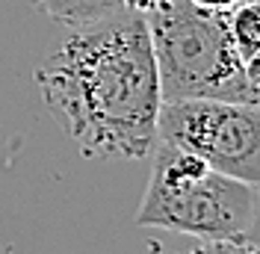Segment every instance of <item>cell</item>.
Wrapping results in <instances>:
<instances>
[{
    "label": "cell",
    "instance_id": "cell-6",
    "mask_svg": "<svg viewBox=\"0 0 260 254\" xmlns=\"http://www.w3.org/2000/svg\"><path fill=\"white\" fill-rule=\"evenodd\" d=\"M231 36L243 62L260 50V0H240L231 9Z\"/></svg>",
    "mask_w": 260,
    "mask_h": 254
},
{
    "label": "cell",
    "instance_id": "cell-10",
    "mask_svg": "<svg viewBox=\"0 0 260 254\" xmlns=\"http://www.w3.org/2000/svg\"><path fill=\"white\" fill-rule=\"evenodd\" d=\"M198 6H204V9H219V12H231L240 0H192Z\"/></svg>",
    "mask_w": 260,
    "mask_h": 254
},
{
    "label": "cell",
    "instance_id": "cell-3",
    "mask_svg": "<svg viewBox=\"0 0 260 254\" xmlns=\"http://www.w3.org/2000/svg\"><path fill=\"white\" fill-rule=\"evenodd\" d=\"M151 160V180L136 210L139 228H166L198 239L245 237L254 216V186L162 139H157Z\"/></svg>",
    "mask_w": 260,
    "mask_h": 254
},
{
    "label": "cell",
    "instance_id": "cell-2",
    "mask_svg": "<svg viewBox=\"0 0 260 254\" xmlns=\"http://www.w3.org/2000/svg\"><path fill=\"white\" fill-rule=\"evenodd\" d=\"M148 21L162 101H248L260 89L245 77V62L231 36V12L204 9L192 0H160L142 12Z\"/></svg>",
    "mask_w": 260,
    "mask_h": 254
},
{
    "label": "cell",
    "instance_id": "cell-1",
    "mask_svg": "<svg viewBox=\"0 0 260 254\" xmlns=\"http://www.w3.org/2000/svg\"><path fill=\"white\" fill-rule=\"evenodd\" d=\"M36 86L86 160H145L154 151L162 92L139 9L121 6L71 27L36 68Z\"/></svg>",
    "mask_w": 260,
    "mask_h": 254
},
{
    "label": "cell",
    "instance_id": "cell-9",
    "mask_svg": "<svg viewBox=\"0 0 260 254\" xmlns=\"http://www.w3.org/2000/svg\"><path fill=\"white\" fill-rule=\"evenodd\" d=\"M245 77H248V83H251L254 89H260V50L254 56L245 59Z\"/></svg>",
    "mask_w": 260,
    "mask_h": 254
},
{
    "label": "cell",
    "instance_id": "cell-12",
    "mask_svg": "<svg viewBox=\"0 0 260 254\" xmlns=\"http://www.w3.org/2000/svg\"><path fill=\"white\" fill-rule=\"evenodd\" d=\"M154 254H175V251H166V248H157Z\"/></svg>",
    "mask_w": 260,
    "mask_h": 254
},
{
    "label": "cell",
    "instance_id": "cell-11",
    "mask_svg": "<svg viewBox=\"0 0 260 254\" xmlns=\"http://www.w3.org/2000/svg\"><path fill=\"white\" fill-rule=\"evenodd\" d=\"M160 0H124V6H130V9H139V12H148L151 6H157Z\"/></svg>",
    "mask_w": 260,
    "mask_h": 254
},
{
    "label": "cell",
    "instance_id": "cell-4",
    "mask_svg": "<svg viewBox=\"0 0 260 254\" xmlns=\"http://www.w3.org/2000/svg\"><path fill=\"white\" fill-rule=\"evenodd\" d=\"M157 139L180 145L210 169L260 189V104L248 101H162Z\"/></svg>",
    "mask_w": 260,
    "mask_h": 254
},
{
    "label": "cell",
    "instance_id": "cell-5",
    "mask_svg": "<svg viewBox=\"0 0 260 254\" xmlns=\"http://www.w3.org/2000/svg\"><path fill=\"white\" fill-rule=\"evenodd\" d=\"M30 3H36L45 15H50L56 24H65V27L92 24L124 6V0H30Z\"/></svg>",
    "mask_w": 260,
    "mask_h": 254
},
{
    "label": "cell",
    "instance_id": "cell-8",
    "mask_svg": "<svg viewBox=\"0 0 260 254\" xmlns=\"http://www.w3.org/2000/svg\"><path fill=\"white\" fill-rule=\"evenodd\" d=\"M245 239H251L254 245H260V189H257V198H254V216H251V225L245 231Z\"/></svg>",
    "mask_w": 260,
    "mask_h": 254
},
{
    "label": "cell",
    "instance_id": "cell-7",
    "mask_svg": "<svg viewBox=\"0 0 260 254\" xmlns=\"http://www.w3.org/2000/svg\"><path fill=\"white\" fill-rule=\"evenodd\" d=\"M183 254H260V245H254L245 237L234 239H201L198 245H192Z\"/></svg>",
    "mask_w": 260,
    "mask_h": 254
}]
</instances>
